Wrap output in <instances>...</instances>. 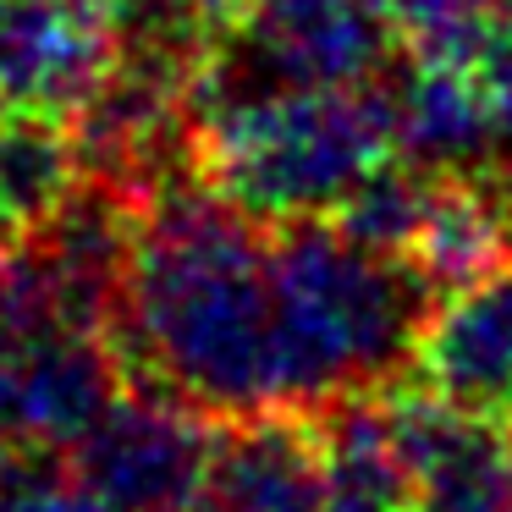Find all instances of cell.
<instances>
[{"label": "cell", "mask_w": 512, "mask_h": 512, "mask_svg": "<svg viewBox=\"0 0 512 512\" xmlns=\"http://www.w3.org/2000/svg\"><path fill=\"white\" fill-rule=\"evenodd\" d=\"M111 342L127 380L215 424L287 413L270 287V221L226 204L193 166L138 193Z\"/></svg>", "instance_id": "1"}, {"label": "cell", "mask_w": 512, "mask_h": 512, "mask_svg": "<svg viewBox=\"0 0 512 512\" xmlns=\"http://www.w3.org/2000/svg\"><path fill=\"white\" fill-rule=\"evenodd\" d=\"M270 287L287 413L402 386L441 298L402 254L353 237L331 215L270 226Z\"/></svg>", "instance_id": "2"}, {"label": "cell", "mask_w": 512, "mask_h": 512, "mask_svg": "<svg viewBox=\"0 0 512 512\" xmlns=\"http://www.w3.org/2000/svg\"><path fill=\"white\" fill-rule=\"evenodd\" d=\"M397 155L391 94L380 78L199 94L188 105V166L204 188L270 226L336 215Z\"/></svg>", "instance_id": "3"}, {"label": "cell", "mask_w": 512, "mask_h": 512, "mask_svg": "<svg viewBox=\"0 0 512 512\" xmlns=\"http://www.w3.org/2000/svg\"><path fill=\"white\" fill-rule=\"evenodd\" d=\"M122 386L111 303L39 237L0 254V452L72 446Z\"/></svg>", "instance_id": "4"}, {"label": "cell", "mask_w": 512, "mask_h": 512, "mask_svg": "<svg viewBox=\"0 0 512 512\" xmlns=\"http://www.w3.org/2000/svg\"><path fill=\"white\" fill-rule=\"evenodd\" d=\"M402 56V39L375 0H248L199 94L375 83Z\"/></svg>", "instance_id": "5"}, {"label": "cell", "mask_w": 512, "mask_h": 512, "mask_svg": "<svg viewBox=\"0 0 512 512\" xmlns=\"http://www.w3.org/2000/svg\"><path fill=\"white\" fill-rule=\"evenodd\" d=\"M221 424L171 391L127 380L67 446L83 485L111 512H193L215 463Z\"/></svg>", "instance_id": "6"}, {"label": "cell", "mask_w": 512, "mask_h": 512, "mask_svg": "<svg viewBox=\"0 0 512 512\" xmlns=\"http://www.w3.org/2000/svg\"><path fill=\"white\" fill-rule=\"evenodd\" d=\"M116 67V34L100 0H0V100L78 122Z\"/></svg>", "instance_id": "7"}, {"label": "cell", "mask_w": 512, "mask_h": 512, "mask_svg": "<svg viewBox=\"0 0 512 512\" xmlns=\"http://www.w3.org/2000/svg\"><path fill=\"white\" fill-rule=\"evenodd\" d=\"M386 397L419 512H512L507 424L457 408V402L413 386V380L391 386Z\"/></svg>", "instance_id": "8"}, {"label": "cell", "mask_w": 512, "mask_h": 512, "mask_svg": "<svg viewBox=\"0 0 512 512\" xmlns=\"http://www.w3.org/2000/svg\"><path fill=\"white\" fill-rule=\"evenodd\" d=\"M408 380L512 430V259L435 298Z\"/></svg>", "instance_id": "9"}, {"label": "cell", "mask_w": 512, "mask_h": 512, "mask_svg": "<svg viewBox=\"0 0 512 512\" xmlns=\"http://www.w3.org/2000/svg\"><path fill=\"white\" fill-rule=\"evenodd\" d=\"M199 512H325L314 413H259L221 424Z\"/></svg>", "instance_id": "10"}, {"label": "cell", "mask_w": 512, "mask_h": 512, "mask_svg": "<svg viewBox=\"0 0 512 512\" xmlns=\"http://www.w3.org/2000/svg\"><path fill=\"white\" fill-rule=\"evenodd\" d=\"M314 430L325 463V512H419L386 391L314 408Z\"/></svg>", "instance_id": "11"}, {"label": "cell", "mask_w": 512, "mask_h": 512, "mask_svg": "<svg viewBox=\"0 0 512 512\" xmlns=\"http://www.w3.org/2000/svg\"><path fill=\"white\" fill-rule=\"evenodd\" d=\"M83 182V149L72 122L34 111L0 116V226L28 243Z\"/></svg>", "instance_id": "12"}, {"label": "cell", "mask_w": 512, "mask_h": 512, "mask_svg": "<svg viewBox=\"0 0 512 512\" xmlns=\"http://www.w3.org/2000/svg\"><path fill=\"white\" fill-rule=\"evenodd\" d=\"M0 512H111V507L83 485L67 446H17V452H0Z\"/></svg>", "instance_id": "13"}, {"label": "cell", "mask_w": 512, "mask_h": 512, "mask_svg": "<svg viewBox=\"0 0 512 512\" xmlns=\"http://www.w3.org/2000/svg\"><path fill=\"white\" fill-rule=\"evenodd\" d=\"M375 6L391 23V34L402 39V50L446 39V34H457V28H468V23L496 12V0H375Z\"/></svg>", "instance_id": "14"}, {"label": "cell", "mask_w": 512, "mask_h": 512, "mask_svg": "<svg viewBox=\"0 0 512 512\" xmlns=\"http://www.w3.org/2000/svg\"><path fill=\"white\" fill-rule=\"evenodd\" d=\"M12 248H17V243H12V232H6V226H0V254H12Z\"/></svg>", "instance_id": "15"}, {"label": "cell", "mask_w": 512, "mask_h": 512, "mask_svg": "<svg viewBox=\"0 0 512 512\" xmlns=\"http://www.w3.org/2000/svg\"><path fill=\"white\" fill-rule=\"evenodd\" d=\"M496 12H501V17H512V0H496Z\"/></svg>", "instance_id": "16"}, {"label": "cell", "mask_w": 512, "mask_h": 512, "mask_svg": "<svg viewBox=\"0 0 512 512\" xmlns=\"http://www.w3.org/2000/svg\"><path fill=\"white\" fill-rule=\"evenodd\" d=\"M0 116H6V100H0Z\"/></svg>", "instance_id": "17"}, {"label": "cell", "mask_w": 512, "mask_h": 512, "mask_svg": "<svg viewBox=\"0 0 512 512\" xmlns=\"http://www.w3.org/2000/svg\"><path fill=\"white\" fill-rule=\"evenodd\" d=\"M193 512H199V507H193Z\"/></svg>", "instance_id": "18"}]
</instances>
